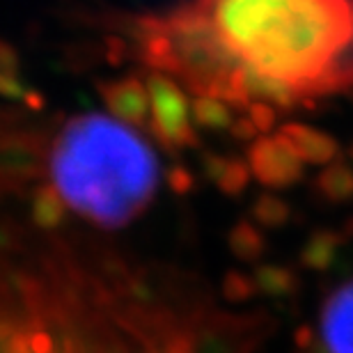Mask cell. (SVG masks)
Wrapping results in <instances>:
<instances>
[{"label": "cell", "mask_w": 353, "mask_h": 353, "mask_svg": "<svg viewBox=\"0 0 353 353\" xmlns=\"http://www.w3.org/2000/svg\"><path fill=\"white\" fill-rule=\"evenodd\" d=\"M314 193L321 197L323 202L330 204H347L353 200V168L349 161L342 157L335 159L333 163L323 165L319 174L312 181Z\"/></svg>", "instance_id": "obj_12"}, {"label": "cell", "mask_w": 353, "mask_h": 353, "mask_svg": "<svg viewBox=\"0 0 353 353\" xmlns=\"http://www.w3.org/2000/svg\"><path fill=\"white\" fill-rule=\"evenodd\" d=\"M316 347L321 353H353V278L323 299L316 319Z\"/></svg>", "instance_id": "obj_8"}, {"label": "cell", "mask_w": 353, "mask_h": 353, "mask_svg": "<svg viewBox=\"0 0 353 353\" xmlns=\"http://www.w3.org/2000/svg\"><path fill=\"white\" fill-rule=\"evenodd\" d=\"M129 39L136 58L150 72L168 74L193 97H218L236 108L232 76L241 60L230 51L197 0L165 14L136 17Z\"/></svg>", "instance_id": "obj_3"}, {"label": "cell", "mask_w": 353, "mask_h": 353, "mask_svg": "<svg viewBox=\"0 0 353 353\" xmlns=\"http://www.w3.org/2000/svg\"><path fill=\"white\" fill-rule=\"evenodd\" d=\"M278 133L294 147V152L305 163L323 168L342 157L340 143L330 133H323L319 129H314V126H307L303 122H285L278 129Z\"/></svg>", "instance_id": "obj_10"}, {"label": "cell", "mask_w": 353, "mask_h": 353, "mask_svg": "<svg viewBox=\"0 0 353 353\" xmlns=\"http://www.w3.org/2000/svg\"><path fill=\"white\" fill-rule=\"evenodd\" d=\"M245 65L314 101L353 88V0H197Z\"/></svg>", "instance_id": "obj_1"}, {"label": "cell", "mask_w": 353, "mask_h": 353, "mask_svg": "<svg viewBox=\"0 0 353 353\" xmlns=\"http://www.w3.org/2000/svg\"><path fill=\"white\" fill-rule=\"evenodd\" d=\"M232 90H234L239 110H245L252 101L273 105L280 115L314 105L312 99L303 94L301 90H296L280 79H273V76L259 72V69L245 65V62H241L234 76H232Z\"/></svg>", "instance_id": "obj_7"}, {"label": "cell", "mask_w": 353, "mask_h": 353, "mask_svg": "<svg viewBox=\"0 0 353 353\" xmlns=\"http://www.w3.org/2000/svg\"><path fill=\"white\" fill-rule=\"evenodd\" d=\"M51 133L0 110V195L23 193L46 176Z\"/></svg>", "instance_id": "obj_4"}, {"label": "cell", "mask_w": 353, "mask_h": 353, "mask_svg": "<svg viewBox=\"0 0 353 353\" xmlns=\"http://www.w3.org/2000/svg\"><path fill=\"white\" fill-rule=\"evenodd\" d=\"M228 243H230V250L234 252L239 259H245V262L259 259L266 250V239L262 234V230L252 221H239L234 228L230 230Z\"/></svg>", "instance_id": "obj_15"}, {"label": "cell", "mask_w": 353, "mask_h": 353, "mask_svg": "<svg viewBox=\"0 0 353 353\" xmlns=\"http://www.w3.org/2000/svg\"><path fill=\"white\" fill-rule=\"evenodd\" d=\"M69 207L60 197L58 190L53 188V183L39 181L30 188V218L34 228L53 232L58 230L67 218Z\"/></svg>", "instance_id": "obj_13"}, {"label": "cell", "mask_w": 353, "mask_h": 353, "mask_svg": "<svg viewBox=\"0 0 353 353\" xmlns=\"http://www.w3.org/2000/svg\"><path fill=\"white\" fill-rule=\"evenodd\" d=\"M46 176L69 211L101 230H122L152 207L161 165L138 129L81 112L51 133Z\"/></svg>", "instance_id": "obj_2"}, {"label": "cell", "mask_w": 353, "mask_h": 353, "mask_svg": "<svg viewBox=\"0 0 353 353\" xmlns=\"http://www.w3.org/2000/svg\"><path fill=\"white\" fill-rule=\"evenodd\" d=\"M0 97L7 101H17L23 105L26 110H44L46 99L41 97V92L32 90L23 81L21 72H0Z\"/></svg>", "instance_id": "obj_17"}, {"label": "cell", "mask_w": 353, "mask_h": 353, "mask_svg": "<svg viewBox=\"0 0 353 353\" xmlns=\"http://www.w3.org/2000/svg\"><path fill=\"white\" fill-rule=\"evenodd\" d=\"M252 223L266 230H280L292 221V207L275 193H262L252 200L250 207Z\"/></svg>", "instance_id": "obj_16"}, {"label": "cell", "mask_w": 353, "mask_h": 353, "mask_svg": "<svg viewBox=\"0 0 353 353\" xmlns=\"http://www.w3.org/2000/svg\"><path fill=\"white\" fill-rule=\"evenodd\" d=\"M294 275L287 268L280 266H262L257 271V282L262 285L266 292H287L292 287Z\"/></svg>", "instance_id": "obj_19"}, {"label": "cell", "mask_w": 353, "mask_h": 353, "mask_svg": "<svg viewBox=\"0 0 353 353\" xmlns=\"http://www.w3.org/2000/svg\"><path fill=\"white\" fill-rule=\"evenodd\" d=\"M0 72H21V55L7 39H0Z\"/></svg>", "instance_id": "obj_23"}, {"label": "cell", "mask_w": 353, "mask_h": 353, "mask_svg": "<svg viewBox=\"0 0 353 353\" xmlns=\"http://www.w3.org/2000/svg\"><path fill=\"white\" fill-rule=\"evenodd\" d=\"M147 92H150V124L147 133L159 147L168 154L183 150H197L200 136L195 131L193 115H190V99L174 79L161 72L145 74Z\"/></svg>", "instance_id": "obj_5"}, {"label": "cell", "mask_w": 353, "mask_h": 353, "mask_svg": "<svg viewBox=\"0 0 353 353\" xmlns=\"http://www.w3.org/2000/svg\"><path fill=\"white\" fill-rule=\"evenodd\" d=\"M252 179L268 190H285L296 186L305 176V161L294 152L280 133L259 136L252 140L245 152Z\"/></svg>", "instance_id": "obj_6"}, {"label": "cell", "mask_w": 353, "mask_h": 353, "mask_svg": "<svg viewBox=\"0 0 353 353\" xmlns=\"http://www.w3.org/2000/svg\"><path fill=\"white\" fill-rule=\"evenodd\" d=\"M97 92L110 117L119 119L131 129L147 131L150 124V92H147L145 76L124 74L117 79L97 81Z\"/></svg>", "instance_id": "obj_9"}, {"label": "cell", "mask_w": 353, "mask_h": 353, "mask_svg": "<svg viewBox=\"0 0 353 353\" xmlns=\"http://www.w3.org/2000/svg\"><path fill=\"white\" fill-rule=\"evenodd\" d=\"M234 105H230L228 101L218 97H209V94H197L190 99V115H193L195 126H200L204 131L211 133H223L232 129L234 124Z\"/></svg>", "instance_id": "obj_14"}, {"label": "cell", "mask_w": 353, "mask_h": 353, "mask_svg": "<svg viewBox=\"0 0 353 353\" xmlns=\"http://www.w3.org/2000/svg\"><path fill=\"white\" fill-rule=\"evenodd\" d=\"M230 136L234 140H239V143H252V140L259 138V129L248 115H241V117L234 119V124H232Z\"/></svg>", "instance_id": "obj_22"}, {"label": "cell", "mask_w": 353, "mask_h": 353, "mask_svg": "<svg viewBox=\"0 0 353 353\" xmlns=\"http://www.w3.org/2000/svg\"><path fill=\"white\" fill-rule=\"evenodd\" d=\"M340 239L342 236H337L328 230L314 232V234L307 239L305 248L301 252V262L310 268H326L335 255V248H337V243H340Z\"/></svg>", "instance_id": "obj_18"}, {"label": "cell", "mask_w": 353, "mask_h": 353, "mask_svg": "<svg viewBox=\"0 0 353 353\" xmlns=\"http://www.w3.org/2000/svg\"><path fill=\"white\" fill-rule=\"evenodd\" d=\"M165 183L170 186L172 193L176 195H186L195 188V174L188 170L186 165L174 163L170 170L165 172Z\"/></svg>", "instance_id": "obj_21"}, {"label": "cell", "mask_w": 353, "mask_h": 353, "mask_svg": "<svg viewBox=\"0 0 353 353\" xmlns=\"http://www.w3.org/2000/svg\"><path fill=\"white\" fill-rule=\"evenodd\" d=\"M243 112L252 119V122H255V126L259 129L262 136H266V133H271L275 129V124H278V117H280V112L275 110L273 105L259 103V101H252Z\"/></svg>", "instance_id": "obj_20"}, {"label": "cell", "mask_w": 353, "mask_h": 353, "mask_svg": "<svg viewBox=\"0 0 353 353\" xmlns=\"http://www.w3.org/2000/svg\"><path fill=\"white\" fill-rule=\"evenodd\" d=\"M202 174L207 176L214 186L228 197H239L250 186L252 172L245 159L239 157H223L216 152L202 154Z\"/></svg>", "instance_id": "obj_11"}]
</instances>
